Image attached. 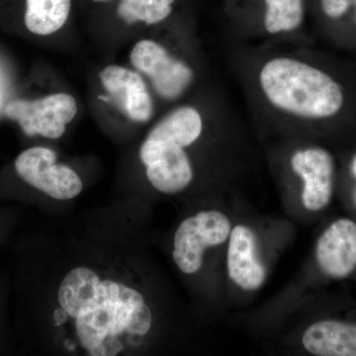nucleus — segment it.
<instances>
[{"mask_svg":"<svg viewBox=\"0 0 356 356\" xmlns=\"http://www.w3.org/2000/svg\"><path fill=\"white\" fill-rule=\"evenodd\" d=\"M290 175L299 186V200L311 216L323 214L337 194L339 156L334 147L311 140L294 147L288 158Z\"/></svg>","mask_w":356,"mask_h":356,"instance_id":"4","label":"nucleus"},{"mask_svg":"<svg viewBox=\"0 0 356 356\" xmlns=\"http://www.w3.org/2000/svg\"><path fill=\"white\" fill-rule=\"evenodd\" d=\"M339 153L337 194L351 216L356 218V140Z\"/></svg>","mask_w":356,"mask_h":356,"instance_id":"16","label":"nucleus"},{"mask_svg":"<svg viewBox=\"0 0 356 356\" xmlns=\"http://www.w3.org/2000/svg\"><path fill=\"white\" fill-rule=\"evenodd\" d=\"M57 321L86 355L115 356L140 348L154 317L144 293L90 267L72 269L58 291Z\"/></svg>","mask_w":356,"mask_h":356,"instance_id":"2","label":"nucleus"},{"mask_svg":"<svg viewBox=\"0 0 356 356\" xmlns=\"http://www.w3.org/2000/svg\"><path fill=\"white\" fill-rule=\"evenodd\" d=\"M261 102L302 124L312 140L343 149L356 140V67L324 54H276L254 74Z\"/></svg>","mask_w":356,"mask_h":356,"instance_id":"1","label":"nucleus"},{"mask_svg":"<svg viewBox=\"0 0 356 356\" xmlns=\"http://www.w3.org/2000/svg\"><path fill=\"white\" fill-rule=\"evenodd\" d=\"M133 67L151 81L154 92L168 102H175L188 90L195 74L184 60L154 40H142L131 51Z\"/></svg>","mask_w":356,"mask_h":356,"instance_id":"8","label":"nucleus"},{"mask_svg":"<svg viewBox=\"0 0 356 356\" xmlns=\"http://www.w3.org/2000/svg\"><path fill=\"white\" fill-rule=\"evenodd\" d=\"M233 225L228 214L217 209L200 211L180 222L172 248L178 269L186 275L198 273L208 252L226 248Z\"/></svg>","mask_w":356,"mask_h":356,"instance_id":"6","label":"nucleus"},{"mask_svg":"<svg viewBox=\"0 0 356 356\" xmlns=\"http://www.w3.org/2000/svg\"><path fill=\"white\" fill-rule=\"evenodd\" d=\"M226 268L229 281L243 292L257 291L266 282L268 266L261 240L247 222L233 225L226 245Z\"/></svg>","mask_w":356,"mask_h":356,"instance_id":"11","label":"nucleus"},{"mask_svg":"<svg viewBox=\"0 0 356 356\" xmlns=\"http://www.w3.org/2000/svg\"><path fill=\"white\" fill-rule=\"evenodd\" d=\"M318 305L300 336L303 350L314 356H356V302L325 297Z\"/></svg>","mask_w":356,"mask_h":356,"instance_id":"5","label":"nucleus"},{"mask_svg":"<svg viewBox=\"0 0 356 356\" xmlns=\"http://www.w3.org/2000/svg\"><path fill=\"white\" fill-rule=\"evenodd\" d=\"M70 9L72 0H26V28L39 36L54 34L64 27Z\"/></svg>","mask_w":356,"mask_h":356,"instance_id":"13","label":"nucleus"},{"mask_svg":"<svg viewBox=\"0 0 356 356\" xmlns=\"http://www.w3.org/2000/svg\"><path fill=\"white\" fill-rule=\"evenodd\" d=\"M262 27L268 36L293 34L304 23L303 0H264Z\"/></svg>","mask_w":356,"mask_h":356,"instance_id":"14","label":"nucleus"},{"mask_svg":"<svg viewBox=\"0 0 356 356\" xmlns=\"http://www.w3.org/2000/svg\"><path fill=\"white\" fill-rule=\"evenodd\" d=\"M313 257L321 282L355 280L356 218L337 217L327 222L318 236Z\"/></svg>","mask_w":356,"mask_h":356,"instance_id":"7","label":"nucleus"},{"mask_svg":"<svg viewBox=\"0 0 356 356\" xmlns=\"http://www.w3.org/2000/svg\"><path fill=\"white\" fill-rule=\"evenodd\" d=\"M103 88L112 100L131 121L146 123L154 115V102L142 76L121 67L108 65L99 74Z\"/></svg>","mask_w":356,"mask_h":356,"instance_id":"12","label":"nucleus"},{"mask_svg":"<svg viewBox=\"0 0 356 356\" xmlns=\"http://www.w3.org/2000/svg\"><path fill=\"white\" fill-rule=\"evenodd\" d=\"M350 13L344 35L343 50L356 51V0H350Z\"/></svg>","mask_w":356,"mask_h":356,"instance_id":"17","label":"nucleus"},{"mask_svg":"<svg viewBox=\"0 0 356 356\" xmlns=\"http://www.w3.org/2000/svg\"><path fill=\"white\" fill-rule=\"evenodd\" d=\"M15 170L26 184L57 200H70L83 191L79 175L57 163V154L48 147L26 149L16 159Z\"/></svg>","mask_w":356,"mask_h":356,"instance_id":"10","label":"nucleus"},{"mask_svg":"<svg viewBox=\"0 0 356 356\" xmlns=\"http://www.w3.org/2000/svg\"><path fill=\"white\" fill-rule=\"evenodd\" d=\"M355 56H356V51H355ZM355 67H356V58H355Z\"/></svg>","mask_w":356,"mask_h":356,"instance_id":"19","label":"nucleus"},{"mask_svg":"<svg viewBox=\"0 0 356 356\" xmlns=\"http://www.w3.org/2000/svg\"><path fill=\"white\" fill-rule=\"evenodd\" d=\"M7 118L17 122L30 137L40 135L58 139L64 135L65 125L77 113L76 100L67 93H55L35 100L18 99L9 102L4 109Z\"/></svg>","mask_w":356,"mask_h":356,"instance_id":"9","label":"nucleus"},{"mask_svg":"<svg viewBox=\"0 0 356 356\" xmlns=\"http://www.w3.org/2000/svg\"><path fill=\"white\" fill-rule=\"evenodd\" d=\"M355 280H356V278H355Z\"/></svg>","mask_w":356,"mask_h":356,"instance_id":"20","label":"nucleus"},{"mask_svg":"<svg viewBox=\"0 0 356 356\" xmlns=\"http://www.w3.org/2000/svg\"><path fill=\"white\" fill-rule=\"evenodd\" d=\"M204 132L202 115L192 106H180L163 117L147 134L140 149L149 184L163 194L188 188L194 168L186 149Z\"/></svg>","mask_w":356,"mask_h":356,"instance_id":"3","label":"nucleus"},{"mask_svg":"<svg viewBox=\"0 0 356 356\" xmlns=\"http://www.w3.org/2000/svg\"><path fill=\"white\" fill-rule=\"evenodd\" d=\"M93 1H95V2H107V1H111V0H93Z\"/></svg>","mask_w":356,"mask_h":356,"instance_id":"18","label":"nucleus"},{"mask_svg":"<svg viewBox=\"0 0 356 356\" xmlns=\"http://www.w3.org/2000/svg\"><path fill=\"white\" fill-rule=\"evenodd\" d=\"M175 2V0H120L117 14L129 25L138 22L158 24L170 17Z\"/></svg>","mask_w":356,"mask_h":356,"instance_id":"15","label":"nucleus"}]
</instances>
